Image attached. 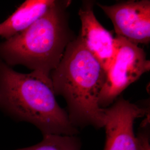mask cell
<instances>
[{
    "label": "cell",
    "mask_w": 150,
    "mask_h": 150,
    "mask_svg": "<svg viewBox=\"0 0 150 150\" xmlns=\"http://www.w3.org/2000/svg\"><path fill=\"white\" fill-rule=\"evenodd\" d=\"M93 5L92 1H84L79 11L81 27L78 37L107 72L115 57V40L112 33L97 19Z\"/></svg>",
    "instance_id": "obj_7"
},
{
    "label": "cell",
    "mask_w": 150,
    "mask_h": 150,
    "mask_svg": "<svg viewBox=\"0 0 150 150\" xmlns=\"http://www.w3.org/2000/svg\"><path fill=\"white\" fill-rule=\"evenodd\" d=\"M54 1H25L6 20L0 23V36L7 40L25 30L43 16Z\"/></svg>",
    "instance_id": "obj_8"
},
{
    "label": "cell",
    "mask_w": 150,
    "mask_h": 150,
    "mask_svg": "<svg viewBox=\"0 0 150 150\" xmlns=\"http://www.w3.org/2000/svg\"><path fill=\"white\" fill-rule=\"evenodd\" d=\"M82 142L77 135L45 134L36 145L15 150H81Z\"/></svg>",
    "instance_id": "obj_9"
},
{
    "label": "cell",
    "mask_w": 150,
    "mask_h": 150,
    "mask_svg": "<svg viewBox=\"0 0 150 150\" xmlns=\"http://www.w3.org/2000/svg\"><path fill=\"white\" fill-rule=\"evenodd\" d=\"M115 57L106 72L98 98V105L102 108L110 106L126 88L150 70V61L139 45L120 36L115 38Z\"/></svg>",
    "instance_id": "obj_4"
},
{
    "label": "cell",
    "mask_w": 150,
    "mask_h": 150,
    "mask_svg": "<svg viewBox=\"0 0 150 150\" xmlns=\"http://www.w3.org/2000/svg\"><path fill=\"white\" fill-rule=\"evenodd\" d=\"M69 0H55L32 25L0 42V59L11 67L22 65L52 86L50 75L59 64L67 45L75 39L69 23Z\"/></svg>",
    "instance_id": "obj_2"
},
{
    "label": "cell",
    "mask_w": 150,
    "mask_h": 150,
    "mask_svg": "<svg viewBox=\"0 0 150 150\" xmlns=\"http://www.w3.org/2000/svg\"><path fill=\"white\" fill-rule=\"evenodd\" d=\"M0 110L20 122L30 123L43 135H77L52 86L30 74L17 72L0 59Z\"/></svg>",
    "instance_id": "obj_3"
},
{
    "label": "cell",
    "mask_w": 150,
    "mask_h": 150,
    "mask_svg": "<svg viewBox=\"0 0 150 150\" xmlns=\"http://www.w3.org/2000/svg\"><path fill=\"white\" fill-rule=\"evenodd\" d=\"M106 72L78 36L67 46L50 79L55 96L64 97L70 122L76 129L104 127V108L98 105Z\"/></svg>",
    "instance_id": "obj_1"
},
{
    "label": "cell",
    "mask_w": 150,
    "mask_h": 150,
    "mask_svg": "<svg viewBox=\"0 0 150 150\" xmlns=\"http://www.w3.org/2000/svg\"><path fill=\"white\" fill-rule=\"evenodd\" d=\"M106 141L103 150H139L134 121L149 114V110L119 96L104 108Z\"/></svg>",
    "instance_id": "obj_5"
},
{
    "label": "cell",
    "mask_w": 150,
    "mask_h": 150,
    "mask_svg": "<svg viewBox=\"0 0 150 150\" xmlns=\"http://www.w3.org/2000/svg\"><path fill=\"white\" fill-rule=\"evenodd\" d=\"M112 22L117 36L132 43L150 41V1L129 0L111 6L97 3Z\"/></svg>",
    "instance_id": "obj_6"
},
{
    "label": "cell",
    "mask_w": 150,
    "mask_h": 150,
    "mask_svg": "<svg viewBox=\"0 0 150 150\" xmlns=\"http://www.w3.org/2000/svg\"><path fill=\"white\" fill-rule=\"evenodd\" d=\"M136 136L139 150H150V118L148 115L142 122Z\"/></svg>",
    "instance_id": "obj_10"
}]
</instances>
